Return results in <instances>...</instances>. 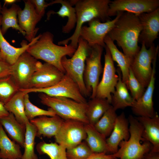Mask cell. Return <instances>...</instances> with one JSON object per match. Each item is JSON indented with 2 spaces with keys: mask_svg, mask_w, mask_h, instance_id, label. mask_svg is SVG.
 <instances>
[{
  "mask_svg": "<svg viewBox=\"0 0 159 159\" xmlns=\"http://www.w3.org/2000/svg\"><path fill=\"white\" fill-rule=\"evenodd\" d=\"M19 90L11 75L0 79V101L4 105Z\"/></svg>",
  "mask_w": 159,
  "mask_h": 159,
  "instance_id": "cell-35",
  "label": "cell"
},
{
  "mask_svg": "<svg viewBox=\"0 0 159 159\" xmlns=\"http://www.w3.org/2000/svg\"><path fill=\"white\" fill-rule=\"evenodd\" d=\"M66 153L68 159H86L94 153L85 140L67 149Z\"/></svg>",
  "mask_w": 159,
  "mask_h": 159,
  "instance_id": "cell-37",
  "label": "cell"
},
{
  "mask_svg": "<svg viewBox=\"0 0 159 159\" xmlns=\"http://www.w3.org/2000/svg\"><path fill=\"white\" fill-rule=\"evenodd\" d=\"M141 159H159V152L150 151L144 155Z\"/></svg>",
  "mask_w": 159,
  "mask_h": 159,
  "instance_id": "cell-42",
  "label": "cell"
},
{
  "mask_svg": "<svg viewBox=\"0 0 159 159\" xmlns=\"http://www.w3.org/2000/svg\"><path fill=\"white\" fill-rule=\"evenodd\" d=\"M136 55L130 68L134 75L144 88L147 87L151 80L153 69L151 63L157 57L159 46L153 44L148 49L144 43Z\"/></svg>",
  "mask_w": 159,
  "mask_h": 159,
  "instance_id": "cell-7",
  "label": "cell"
},
{
  "mask_svg": "<svg viewBox=\"0 0 159 159\" xmlns=\"http://www.w3.org/2000/svg\"><path fill=\"white\" fill-rule=\"evenodd\" d=\"M25 112L26 115L30 121L37 116H47L52 117L56 114L50 108L47 110L41 109L33 104L30 101L29 93L24 96Z\"/></svg>",
  "mask_w": 159,
  "mask_h": 159,
  "instance_id": "cell-36",
  "label": "cell"
},
{
  "mask_svg": "<svg viewBox=\"0 0 159 159\" xmlns=\"http://www.w3.org/2000/svg\"><path fill=\"white\" fill-rule=\"evenodd\" d=\"M24 1V8L22 9L20 8L18 11V21L19 26L26 33L25 38L30 43L36 37L39 29L36 26L42 17L37 13L30 0Z\"/></svg>",
  "mask_w": 159,
  "mask_h": 159,
  "instance_id": "cell-16",
  "label": "cell"
},
{
  "mask_svg": "<svg viewBox=\"0 0 159 159\" xmlns=\"http://www.w3.org/2000/svg\"><path fill=\"white\" fill-rule=\"evenodd\" d=\"M157 57L152 62V73L150 82L143 96L135 101L132 108L133 114L138 117H152L156 112L153 108V95L155 87Z\"/></svg>",
  "mask_w": 159,
  "mask_h": 159,
  "instance_id": "cell-18",
  "label": "cell"
},
{
  "mask_svg": "<svg viewBox=\"0 0 159 159\" xmlns=\"http://www.w3.org/2000/svg\"><path fill=\"white\" fill-rule=\"evenodd\" d=\"M124 12L117 13L115 17L113 20L102 22L97 19H94L89 21V26L82 27L80 37L85 40L90 47L96 45L105 48L104 42L105 36L113 28L119 18Z\"/></svg>",
  "mask_w": 159,
  "mask_h": 159,
  "instance_id": "cell-10",
  "label": "cell"
},
{
  "mask_svg": "<svg viewBox=\"0 0 159 159\" xmlns=\"http://www.w3.org/2000/svg\"><path fill=\"white\" fill-rule=\"evenodd\" d=\"M41 102L49 107L64 120H73L85 124L89 122L86 115L87 103H79L68 98L55 97L43 93L39 95Z\"/></svg>",
  "mask_w": 159,
  "mask_h": 159,
  "instance_id": "cell-5",
  "label": "cell"
},
{
  "mask_svg": "<svg viewBox=\"0 0 159 159\" xmlns=\"http://www.w3.org/2000/svg\"><path fill=\"white\" fill-rule=\"evenodd\" d=\"M26 93V92L20 90L4 105L8 111L13 114L19 123L25 125L29 121L25 112L24 96Z\"/></svg>",
  "mask_w": 159,
  "mask_h": 159,
  "instance_id": "cell-30",
  "label": "cell"
},
{
  "mask_svg": "<svg viewBox=\"0 0 159 159\" xmlns=\"http://www.w3.org/2000/svg\"><path fill=\"white\" fill-rule=\"evenodd\" d=\"M20 8L19 5L14 3L9 8L5 6H3L1 8V30L3 35L9 28H12L19 31L25 36V32L21 28L18 23L17 15Z\"/></svg>",
  "mask_w": 159,
  "mask_h": 159,
  "instance_id": "cell-29",
  "label": "cell"
},
{
  "mask_svg": "<svg viewBox=\"0 0 159 159\" xmlns=\"http://www.w3.org/2000/svg\"><path fill=\"white\" fill-rule=\"evenodd\" d=\"M111 106L106 99L96 97L91 99L87 102L86 111L89 123L94 125Z\"/></svg>",
  "mask_w": 159,
  "mask_h": 159,
  "instance_id": "cell-31",
  "label": "cell"
},
{
  "mask_svg": "<svg viewBox=\"0 0 159 159\" xmlns=\"http://www.w3.org/2000/svg\"><path fill=\"white\" fill-rule=\"evenodd\" d=\"M17 0H4V4L3 6H5L6 5H12L17 1Z\"/></svg>",
  "mask_w": 159,
  "mask_h": 159,
  "instance_id": "cell-44",
  "label": "cell"
},
{
  "mask_svg": "<svg viewBox=\"0 0 159 159\" xmlns=\"http://www.w3.org/2000/svg\"><path fill=\"white\" fill-rule=\"evenodd\" d=\"M26 130L24 148V152L21 159H38L34 152L35 139L37 135L36 127L29 121L26 124Z\"/></svg>",
  "mask_w": 159,
  "mask_h": 159,
  "instance_id": "cell-33",
  "label": "cell"
},
{
  "mask_svg": "<svg viewBox=\"0 0 159 159\" xmlns=\"http://www.w3.org/2000/svg\"><path fill=\"white\" fill-rule=\"evenodd\" d=\"M143 127L142 137L152 145L150 151L159 152V117L157 112L152 117H135Z\"/></svg>",
  "mask_w": 159,
  "mask_h": 159,
  "instance_id": "cell-21",
  "label": "cell"
},
{
  "mask_svg": "<svg viewBox=\"0 0 159 159\" xmlns=\"http://www.w3.org/2000/svg\"><path fill=\"white\" fill-rule=\"evenodd\" d=\"M103 48L98 45L90 47L85 60L83 79L86 87L91 99L95 97L100 76L103 71L101 58Z\"/></svg>",
  "mask_w": 159,
  "mask_h": 159,
  "instance_id": "cell-8",
  "label": "cell"
},
{
  "mask_svg": "<svg viewBox=\"0 0 159 159\" xmlns=\"http://www.w3.org/2000/svg\"><path fill=\"white\" fill-rule=\"evenodd\" d=\"M85 128L87 134L85 140L93 153H110L105 136L98 132L94 125L85 124Z\"/></svg>",
  "mask_w": 159,
  "mask_h": 159,
  "instance_id": "cell-26",
  "label": "cell"
},
{
  "mask_svg": "<svg viewBox=\"0 0 159 159\" xmlns=\"http://www.w3.org/2000/svg\"><path fill=\"white\" fill-rule=\"evenodd\" d=\"M142 30V25L138 15L124 12L107 34L121 48L130 65L140 50L138 39Z\"/></svg>",
  "mask_w": 159,
  "mask_h": 159,
  "instance_id": "cell-1",
  "label": "cell"
},
{
  "mask_svg": "<svg viewBox=\"0 0 159 159\" xmlns=\"http://www.w3.org/2000/svg\"><path fill=\"white\" fill-rule=\"evenodd\" d=\"M159 6V0H115L109 4L108 14L110 17L116 16L120 11L138 15L153 11Z\"/></svg>",
  "mask_w": 159,
  "mask_h": 159,
  "instance_id": "cell-14",
  "label": "cell"
},
{
  "mask_svg": "<svg viewBox=\"0 0 159 159\" xmlns=\"http://www.w3.org/2000/svg\"><path fill=\"white\" fill-rule=\"evenodd\" d=\"M86 159H117L113 154L94 153Z\"/></svg>",
  "mask_w": 159,
  "mask_h": 159,
  "instance_id": "cell-41",
  "label": "cell"
},
{
  "mask_svg": "<svg viewBox=\"0 0 159 159\" xmlns=\"http://www.w3.org/2000/svg\"><path fill=\"white\" fill-rule=\"evenodd\" d=\"M9 114L5 108L4 104L0 101V118L7 116Z\"/></svg>",
  "mask_w": 159,
  "mask_h": 159,
  "instance_id": "cell-43",
  "label": "cell"
},
{
  "mask_svg": "<svg viewBox=\"0 0 159 159\" xmlns=\"http://www.w3.org/2000/svg\"><path fill=\"white\" fill-rule=\"evenodd\" d=\"M1 15L0 16V52L2 60L10 65H12L16 61L20 55L25 52L31 45L35 43L40 37V34L36 37L31 42L27 44L26 42L23 41L20 47H15L11 45L5 39L1 30Z\"/></svg>",
  "mask_w": 159,
  "mask_h": 159,
  "instance_id": "cell-22",
  "label": "cell"
},
{
  "mask_svg": "<svg viewBox=\"0 0 159 159\" xmlns=\"http://www.w3.org/2000/svg\"><path fill=\"white\" fill-rule=\"evenodd\" d=\"M65 74L51 64L46 62L42 64L39 61L37 70L31 79L28 89L51 87L57 83Z\"/></svg>",
  "mask_w": 159,
  "mask_h": 159,
  "instance_id": "cell-15",
  "label": "cell"
},
{
  "mask_svg": "<svg viewBox=\"0 0 159 159\" xmlns=\"http://www.w3.org/2000/svg\"><path fill=\"white\" fill-rule=\"evenodd\" d=\"M53 34L47 31L40 34L39 39L30 46L26 51L37 59H41L51 64L65 73L61 63L64 56L72 57L77 49L70 45L60 46L53 42Z\"/></svg>",
  "mask_w": 159,
  "mask_h": 159,
  "instance_id": "cell-3",
  "label": "cell"
},
{
  "mask_svg": "<svg viewBox=\"0 0 159 159\" xmlns=\"http://www.w3.org/2000/svg\"><path fill=\"white\" fill-rule=\"evenodd\" d=\"M20 90L27 93L33 92L43 93L52 97L68 98L79 103H87L77 85L66 73L64 74L57 83L51 87L44 89L30 88Z\"/></svg>",
  "mask_w": 159,
  "mask_h": 159,
  "instance_id": "cell-9",
  "label": "cell"
},
{
  "mask_svg": "<svg viewBox=\"0 0 159 159\" xmlns=\"http://www.w3.org/2000/svg\"><path fill=\"white\" fill-rule=\"evenodd\" d=\"M127 87L130 90L131 96L135 101L143 96L145 90V88L136 78L130 68Z\"/></svg>",
  "mask_w": 159,
  "mask_h": 159,
  "instance_id": "cell-38",
  "label": "cell"
},
{
  "mask_svg": "<svg viewBox=\"0 0 159 159\" xmlns=\"http://www.w3.org/2000/svg\"><path fill=\"white\" fill-rule=\"evenodd\" d=\"M112 105L94 126L100 133L106 138L109 137L114 127L117 116Z\"/></svg>",
  "mask_w": 159,
  "mask_h": 159,
  "instance_id": "cell-32",
  "label": "cell"
},
{
  "mask_svg": "<svg viewBox=\"0 0 159 159\" xmlns=\"http://www.w3.org/2000/svg\"><path fill=\"white\" fill-rule=\"evenodd\" d=\"M105 63L101 80L99 83L96 90L95 97L106 99L111 104V94L115 90V87L119 77L116 74L110 50L106 46L105 48Z\"/></svg>",
  "mask_w": 159,
  "mask_h": 159,
  "instance_id": "cell-13",
  "label": "cell"
},
{
  "mask_svg": "<svg viewBox=\"0 0 159 159\" xmlns=\"http://www.w3.org/2000/svg\"><path fill=\"white\" fill-rule=\"evenodd\" d=\"M36 149L40 155L46 154L50 159H68L66 149L56 143L41 142L37 144Z\"/></svg>",
  "mask_w": 159,
  "mask_h": 159,
  "instance_id": "cell-34",
  "label": "cell"
},
{
  "mask_svg": "<svg viewBox=\"0 0 159 159\" xmlns=\"http://www.w3.org/2000/svg\"><path fill=\"white\" fill-rule=\"evenodd\" d=\"M104 42L110 50L113 60L117 63L121 72L122 80L127 87L130 64L127 57L118 50L107 35L105 37Z\"/></svg>",
  "mask_w": 159,
  "mask_h": 159,
  "instance_id": "cell-28",
  "label": "cell"
},
{
  "mask_svg": "<svg viewBox=\"0 0 159 159\" xmlns=\"http://www.w3.org/2000/svg\"><path fill=\"white\" fill-rule=\"evenodd\" d=\"M142 26L138 42L144 43L146 48L153 44L159 32V8L151 12L138 15Z\"/></svg>",
  "mask_w": 159,
  "mask_h": 159,
  "instance_id": "cell-17",
  "label": "cell"
},
{
  "mask_svg": "<svg viewBox=\"0 0 159 159\" xmlns=\"http://www.w3.org/2000/svg\"><path fill=\"white\" fill-rule=\"evenodd\" d=\"M39 61L26 51L11 65V76L20 89L29 88L32 77Z\"/></svg>",
  "mask_w": 159,
  "mask_h": 159,
  "instance_id": "cell-11",
  "label": "cell"
},
{
  "mask_svg": "<svg viewBox=\"0 0 159 159\" xmlns=\"http://www.w3.org/2000/svg\"><path fill=\"white\" fill-rule=\"evenodd\" d=\"M110 0H76L75 8L77 15L75 30L72 35L68 38L58 42L59 45L69 44L77 49L80 37L81 28L83 24L94 19H97L102 22L110 20L108 11Z\"/></svg>",
  "mask_w": 159,
  "mask_h": 159,
  "instance_id": "cell-2",
  "label": "cell"
},
{
  "mask_svg": "<svg viewBox=\"0 0 159 159\" xmlns=\"http://www.w3.org/2000/svg\"><path fill=\"white\" fill-rule=\"evenodd\" d=\"M55 4H60L61 6L57 12L50 11L47 13V20L49 19L52 14H58L62 18L67 17L68 21L66 24L62 28V32L64 33H68L70 32L76 25L77 15L75 7L72 5L70 1L64 0H56L47 3V7Z\"/></svg>",
  "mask_w": 159,
  "mask_h": 159,
  "instance_id": "cell-25",
  "label": "cell"
},
{
  "mask_svg": "<svg viewBox=\"0 0 159 159\" xmlns=\"http://www.w3.org/2000/svg\"><path fill=\"white\" fill-rule=\"evenodd\" d=\"M128 119L122 112L117 116L113 129L108 137L106 138L110 153H115L118 149L119 145L122 140H127L130 137Z\"/></svg>",
  "mask_w": 159,
  "mask_h": 159,
  "instance_id": "cell-19",
  "label": "cell"
},
{
  "mask_svg": "<svg viewBox=\"0 0 159 159\" xmlns=\"http://www.w3.org/2000/svg\"><path fill=\"white\" fill-rule=\"evenodd\" d=\"M11 65L0 60V79L11 76Z\"/></svg>",
  "mask_w": 159,
  "mask_h": 159,
  "instance_id": "cell-40",
  "label": "cell"
},
{
  "mask_svg": "<svg viewBox=\"0 0 159 159\" xmlns=\"http://www.w3.org/2000/svg\"><path fill=\"white\" fill-rule=\"evenodd\" d=\"M86 137L85 124L73 120H64L59 130L54 136L56 143L66 149L85 140Z\"/></svg>",
  "mask_w": 159,
  "mask_h": 159,
  "instance_id": "cell-12",
  "label": "cell"
},
{
  "mask_svg": "<svg viewBox=\"0 0 159 159\" xmlns=\"http://www.w3.org/2000/svg\"><path fill=\"white\" fill-rule=\"evenodd\" d=\"M0 124L13 141L24 148L26 125L19 123L11 113L7 116L0 118Z\"/></svg>",
  "mask_w": 159,
  "mask_h": 159,
  "instance_id": "cell-24",
  "label": "cell"
},
{
  "mask_svg": "<svg viewBox=\"0 0 159 159\" xmlns=\"http://www.w3.org/2000/svg\"><path fill=\"white\" fill-rule=\"evenodd\" d=\"M64 120L57 115L49 117L39 116L29 121L37 129L36 136H42L50 138L54 136L61 128Z\"/></svg>",
  "mask_w": 159,
  "mask_h": 159,
  "instance_id": "cell-20",
  "label": "cell"
},
{
  "mask_svg": "<svg viewBox=\"0 0 159 159\" xmlns=\"http://www.w3.org/2000/svg\"><path fill=\"white\" fill-rule=\"evenodd\" d=\"M130 137L127 140H122L119 144L120 148L115 153V157L120 159H141L152 148L151 144L144 141L142 137L143 127L135 117L129 115Z\"/></svg>",
  "mask_w": 159,
  "mask_h": 159,
  "instance_id": "cell-4",
  "label": "cell"
},
{
  "mask_svg": "<svg viewBox=\"0 0 159 159\" xmlns=\"http://www.w3.org/2000/svg\"><path fill=\"white\" fill-rule=\"evenodd\" d=\"M33 4L37 13L42 17L45 13V9L47 7L46 3L44 0H31Z\"/></svg>",
  "mask_w": 159,
  "mask_h": 159,
  "instance_id": "cell-39",
  "label": "cell"
},
{
  "mask_svg": "<svg viewBox=\"0 0 159 159\" xmlns=\"http://www.w3.org/2000/svg\"><path fill=\"white\" fill-rule=\"evenodd\" d=\"M20 149L19 144L9 138L0 124V159H21Z\"/></svg>",
  "mask_w": 159,
  "mask_h": 159,
  "instance_id": "cell-27",
  "label": "cell"
},
{
  "mask_svg": "<svg viewBox=\"0 0 159 159\" xmlns=\"http://www.w3.org/2000/svg\"><path fill=\"white\" fill-rule=\"evenodd\" d=\"M1 8H1V3H0V13H1Z\"/></svg>",
  "mask_w": 159,
  "mask_h": 159,
  "instance_id": "cell-45",
  "label": "cell"
},
{
  "mask_svg": "<svg viewBox=\"0 0 159 159\" xmlns=\"http://www.w3.org/2000/svg\"><path fill=\"white\" fill-rule=\"evenodd\" d=\"M0 60H2L1 58V56L0 52Z\"/></svg>",
  "mask_w": 159,
  "mask_h": 159,
  "instance_id": "cell-46",
  "label": "cell"
},
{
  "mask_svg": "<svg viewBox=\"0 0 159 159\" xmlns=\"http://www.w3.org/2000/svg\"><path fill=\"white\" fill-rule=\"evenodd\" d=\"M119 77L114 92L111 95V104L116 111L128 107H132L135 100L129 94L126 84L122 80V75L119 68L117 70Z\"/></svg>",
  "mask_w": 159,
  "mask_h": 159,
  "instance_id": "cell-23",
  "label": "cell"
},
{
  "mask_svg": "<svg viewBox=\"0 0 159 159\" xmlns=\"http://www.w3.org/2000/svg\"><path fill=\"white\" fill-rule=\"evenodd\" d=\"M90 49L87 42L80 37L77 47L72 57L68 59L64 56L61 61L65 73L77 83L84 97L90 96L86 87L83 79L85 60Z\"/></svg>",
  "mask_w": 159,
  "mask_h": 159,
  "instance_id": "cell-6",
  "label": "cell"
}]
</instances>
